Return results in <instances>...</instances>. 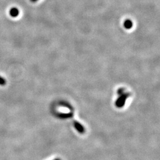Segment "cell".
<instances>
[{"mask_svg":"<svg viewBox=\"0 0 160 160\" xmlns=\"http://www.w3.org/2000/svg\"><path fill=\"white\" fill-rule=\"evenodd\" d=\"M129 94H120V96L116 101V106L118 108H121L124 106L126 100L127 98L129 97Z\"/></svg>","mask_w":160,"mask_h":160,"instance_id":"1","label":"cell"},{"mask_svg":"<svg viewBox=\"0 0 160 160\" xmlns=\"http://www.w3.org/2000/svg\"><path fill=\"white\" fill-rule=\"evenodd\" d=\"M74 126L76 129V130H77L79 133H83L85 132V129L83 127V126L80 123L78 122L77 121L74 122Z\"/></svg>","mask_w":160,"mask_h":160,"instance_id":"2","label":"cell"},{"mask_svg":"<svg viewBox=\"0 0 160 160\" xmlns=\"http://www.w3.org/2000/svg\"><path fill=\"white\" fill-rule=\"evenodd\" d=\"M10 15L12 17H17L19 15V10L16 7L11 8L10 10Z\"/></svg>","mask_w":160,"mask_h":160,"instance_id":"3","label":"cell"},{"mask_svg":"<svg viewBox=\"0 0 160 160\" xmlns=\"http://www.w3.org/2000/svg\"><path fill=\"white\" fill-rule=\"evenodd\" d=\"M124 26L127 29H130L133 26V23L130 20H126L124 22Z\"/></svg>","mask_w":160,"mask_h":160,"instance_id":"4","label":"cell"},{"mask_svg":"<svg viewBox=\"0 0 160 160\" xmlns=\"http://www.w3.org/2000/svg\"><path fill=\"white\" fill-rule=\"evenodd\" d=\"M5 84H6V80L4 78L0 76V85H4Z\"/></svg>","mask_w":160,"mask_h":160,"instance_id":"5","label":"cell"},{"mask_svg":"<svg viewBox=\"0 0 160 160\" xmlns=\"http://www.w3.org/2000/svg\"><path fill=\"white\" fill-rule=\"evenodd\" d=\"M31 2H36V1H37L38 0H30Z\"/></svg>","mask_w":160,"mask_h":160,"instance_id":"6","label":"cell"},{"mask_svg":"<svg viewBox=\"0 0 160 160\" xmlns=\"http://www.w3.org/2000/svg\"><path fill=\"white\" fill-rule=\"evenodd\" d=\"M61 160L60 159V158H57V159H55V160Z\"/></svg>","mask_w":160,"mask_h":160,"instance_id":"7","label":"cell"}]
</instances>
